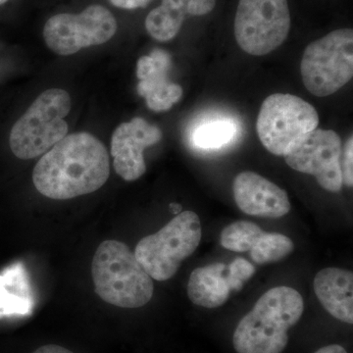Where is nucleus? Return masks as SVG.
I'll list each match as a JSON object with an SVG mask.
<instances>
[{
	"label": "nucleus",
	"instance_id": "f257e3e1",
	"mask_svg": "<svg viewBox=\"0 0 353 353\" xmlns=\"http://www.w3.org/2000/svg\"><path fill=\"white\" fill-rule=\"evenodd\" d=\"M109 174L110 160L103 143L88 132H77L44 153L32 181L44 196L65 201L101 189Z\"/></svg>",
	"mask_w": 353,
	"mask_h": 353
},
{
	"label": "nucleus",
	"instance_id": "f03ea898",
	"mask_svg": "<svg viewBox=\"0 0 353 353\" xmlns=\"http://www.w3.org/2000/svg\"><path fill=\"white\" fill-rule=\"evenodd\" d=\"M303 296L289 287L269 290L241 320L233 336L238 353H282L289 343L288 332L301 320Z\"/></svg>",
	"mask_w": 353,
	"mask_h": 353
},
{
	"label": "nucleus",
	"instance_id": "7ed1b4c3",
	"mask_svg": "<svg viewBox=\"0 0 353 353\" xmlns=\"http://www.w3.org/2000/svg\"><path fill=\"white\" fill-rule=\"evenodd\" d=\"M95 292L102 301L121 308H139L152 301V279L124 243L105 241L92 263Z\"/></svg>",
	"mask_w": 353,
	"mask_h": 353
},
{
	"label": "nucleus",
	"instance_id": "20e7f679",
	"mask_svg": "<svg viewBox=\"0 0 353 353\" xmlns=\"http://www.w3.org/2000/svg\"><path fill=\"white\" fill-rule=\"evenodd\" d=\"M71 110V97L59 88L46 90L37 97L14 125L9 145L16 157L32 159L44 154L66 137L64 118Z\"/></svg>",
	"mask_w": 353,
	"mask_h": 353
},
{
	"label": "nucleus",
	"instance_id": "39448f33",
	"mask_svg": "<svg viewBox=\"0 0 353 353\" xmlns=\"http://www.w3.org/2000/svg\"><path fill=\"white\" fill-rule=\"evenodd\" d=\"M201 240L199 215L183 211L157 233L141 239L134 255L152 279L163 282L175 275L183 260L196 252Z\"/></svg>",
	"mask_w": 353,
	"mask_h": 353
},
{
	"label": "nucleus",
	"instance_id": "423d86ee",
	"mask_svg": "<svg viewBox=\"0 0 353 353\" xmlns=\"http://www.w3.org/2000/svg\"><path fill=\"white\" fill-rule=\"evenodd\" d=\"M301 73L306 90L318 97H329L353 77V31L339 29L308 44Z\"/></svg>",
	"mask_w": 353,
	"mask_h": 353
},
{
	"label": "nucleus",
	"instance_id": "0eeeda50",
	"mask_svg": "<svg viewBox=\"0 0 353 353\" xmlns=\"http://www.w3.org/2000/svg\"><path fill=\"white\" fill-rule=\"evenodd\" d=\"M318 124V112L307 101L294 94H274L262 103L256 131L269 152L285 157L309 132L317 129Z\"/></svg>",
	"mask_w": 353,
	"mask_h": 353
},
{
	"label": "nucleus",
	"instance_id": "6e6552de",
	"mask_svg": "<svg viewBox=\"0 0 353 353\" xmlns=\"http://www.w3.org/2000/svg\"><path fill=\"white\" fill-rule=\"evenodd\" d=\"M288 0H240L234 17V38L253 57H263L284 43L290 30Z\"/></svg>",
	"mask_w": 353,
	"mask_h": 353
},
{
	"label": "nucleus",
	"instance_id": "1a4fd4ad",
	"mask_svg": "<svg viewBox=\"0 0 353 353\" xmlns=\"http://www.w3.org/2000/svg\"><path fill=\"white\" fill-rule=\"evenodd\" d=\"M117 32L113 14L101 6H88L79 14L52 16L43 28V38L53 52L70 55L83 48L108 43Z\"/></svg>",
	"mask_w": 353,
	"mask_h": 353
},
{
	"label": "nucleus",
	"instance_id": "9d476101",
	"mask_svg": "<svg viewBox=\"0 0 353 353\" xmlns=\"http://www.w3.org/2000/svg\"><path fill=\"white\" fill-rule=\"evenodd\" d=\"M341 139L331 130L316 129L309 132L288 154L285 160L290 168L314 176L323 189L341 192Z\"/></svg>",
	"mask_w": 353,
	"mask_h": 353
},
{
	"label": "nucleus",
	"instance_id": "9b49d317",
	"mask_svg": "<svg viewBox=\"0 0 353 353\" xmlns=\"http://www.w3.org/2000/svg\"><path fill=\"white\" fill-rule=\"evenodd\" d=\"M162 139V131L143 118L123 123L113 132L111 154L116 173L128 182L138 180L146 171L143 152Z\"/></svg>",
	"mask_w": 353,
	"mask_h": 353
},
{
	"label": "nucleus",
	"instance_id": "f8f14e48",
	"mask_svg": "<svg viewBox=\"0 0 353 353\" xmlns=\"http://www.w3.org/2000/svg\"><path fill=\"white\" fill-rule=\"evenodd\" d=\"M170 67V54L163 50H153L150 55L139 58L137 63L139 81L137 90L154 112L169 110L182 99V87L169 79Z\"/></svg>",
	"mask_w": 353,
	"mask_h": 353
},
{
	"label": "nucleus",
	"instance_id": "ddd939ff",
	"mask_svg": "<svg viewBox=\"0 0 353 353\" xmlns=\"http://www.w3.org/2000/svg\"><path fill=\"white\" fill-rule=\"evenodd\" d=\"M234 199L245 214L281 218L290 210L287 192L254 172H241L233 183Z\"/></svg>",
	"mask_w": 353,
	"mask_h": 353
},
{
	"label": "nucleus",
	"instance_id": "4468645a",
	"mask_svg": "<svg viewBox=\"0 0 353 353\" xmlns=\"http://www.w3.org/2000/svg\"><path fill=\"white\" fill-rule=\"evenodd\" d=\"M215 6L216 0H162L146 17V31L161 43L171 41L188 18L208 15Z\"/></svg>",
	"mask_w": 353,
	"mask_h": 353
},
{
	"label": "nucleus",
	"instance_id": "2eb2a0df",
	"mask_svg": "<svg viewBox=\"0 0 353 353\" xmlns=\"http://www.w3.org/2000/svg\"><path fill=\"white\" fill-rule=\"evenodd\" d=\"M314 292L323 307L341 322L353 323V274L343 269H323L314 279Z\"/></svg>",
	"mask_w": 353,
	"mask_h": 353
},
{
	"label": "nucleus",
	"instance_id": "dca6fc26",
	"mask_svg": "<svg viewBox=\"0 0 353 353\" xmlns=\"http://www.w3.org/2000/svg\"><path fill=\"white\" fill-rule=\"evenodd\" d=\"M232 290L227 280V265L212 263L199 267L190 274L188 296L192 303L217 308L226 303Z\"/></svg>",
	"mask_w": 353,
	"mask_h": 353
},
{
	"label": "nucleus",
	"instance_id": "f3484780",
	"mask_svg": "<svg viewBox=\"0 0 353 353\" xmlns=\"http://www.w3.org/2000/svg\"><path fill=\"white\" fill-rule=\"evenodd\" d=\"M294 241L279 233H262L250 250V256L257 264L274 263L294 252Z\"/></svg>",
	"mask_w": 353,
	"mask_h": 353
},
{
	"label": "nucleus",
	"instance_id": "a211bd4d",
	"mask_svg": "<svg viewBox=\"0 0 353 353\" xmlns=\"http://www.w3.org/2000/svg\"><path fill=\"white\" fill-rule=\"evenodd\" d=\"M236 132V125L231 120H213L196 127L192 134V141L201 150H216L230 143Z\"/></svg>",
	"mask_w": 353,
	"mask_h": 353
},
{
	"label": "nucleus",
	"instance_id": "6ab92c4d",
	"mask_svg": "<svg viewBox=\"0 0 353 353\" xmlns=\"http://www.w3.org/2000/svg\"><path fill=\"white\" fill-rule=\"evenodd\" d=\"M263 231L250 221H236L223 229L220 243L223 248L234 252H250Z\"/></svg>",
	"mask_w": 353,
	"mask_h": 353
},
{
	"label": "nucleus",
	"instance_id": "aec40b11",
	"mask_svg": "<svg viewBox=\"0 0 353 353\" xmlns=\"http://www.w3.org/2000/svg\"><path fill=\"white\" fill-rule=\"evenodd\" d=\"M255 267L243 259H236L227 267V280L232 290H241L246 281L254 275Z\"/></svg>",
	"mask_w": 353,
	"mask_h": 353
},
{
	"label": "nucleus",
	"instance_id": "412c9836",
	"mask_svg": "<svg viewBox=\"0 0 353 353\" xmlns=\"http://www.w3.org/2000/svg\"><path fill=\"white\" fill-rule=\"evenodd\" d=\"M341 170L343 175V183L348 188L353 185V139L352 136L347 139L345 148L341 150Z\"/></svg>",
	"mask_w": 353,
	"mask_h": 353
},
{
	"label": "nucleus",
	"instance_id": "4be33fe9",
	"mask_svg": "<svg viewBox=\"0 0 353 353\" xmlns=\"http://www.w3.org/2000/svg\"><path fill=\"white\" fill-rule=\"evenodd\" d=\"M114 6L118 8L128 9V10H132V9L143 8L148 4H150L152 0H109Z\"/></svg>",
	"mask_w": 353,
	"mask_h": 353
},
{
	"label": "nucleus",
	"instance_id": "5701e85b",
	"mask_svg": "<svg viewBox=\"0 0 353 353\" xmlns=\"http://www.w3.org/2000/svg\"><path fill=\"white\" fill-rule=\"evenodd\" d=\"M32 353H74L70 352L67 348L60 347L57 345H48L43 347H39L38 350H34Z\"/></svg>",
	"mask_w": 353,
	"mask_h": 353
},
{
	"label": "nucleus",
	"instance_id": "b1692460",
	"mask_svg": "<svg viewBox=\"0 0 353 353\" xmlns=\"http://www.w3.org/2000/svg\"><path fill=\"white\" fill-rule=\"evenodd\" d=\"M314 353H347V352L341 345H331L320 348Z\"/></svg>",
	"mask_w": 353,
	"mask_h": 353
},
{
	"label": "nucleus",
	"instance_id": "393cba45",
	"mask_svg": "<svg viewBox=\"0 0 353 353\" xmlns=\"http://www.w3.org/2000/svg\"><path fill=\"white\" fill-rule=\"evenodd\" d=\"M170 208L172 212L175 213V214H179V213H181V210H182V206L180 204L172 203Z\"/></svg>",
	"mask_w": 353,
	"mask_h": 353
},
{
	"label": "nucleus",
	"instance_id": "a878e982",
	"mask_svg": "<svg viewBox=\"0 0 353 353\" xmlns=\"http://www.w3.org/2000/svg\"><path fill=\"white\" fill-rule=\"evenodd\" d=\"M7 1H8V0H0V6H2V4L6 3Z\"/></svg>",
	"mask_w": 353,
	"mask_h": 353
}]
</instances>
